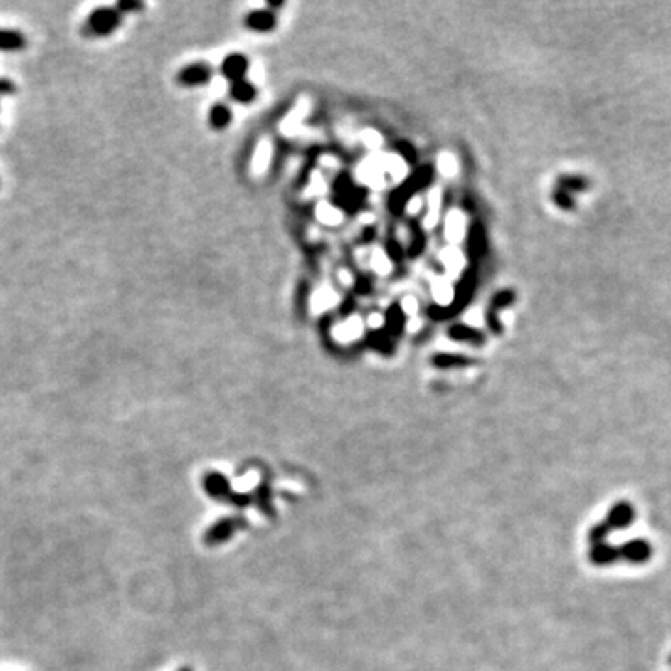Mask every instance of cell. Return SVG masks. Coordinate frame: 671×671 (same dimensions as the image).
<instances>
[{
  "mask_svg": "<svg viewBox=\"0 0 671 671\" xmlns=\"http://www.w3.org/2000/svg\"><path fill=\"white\" fill-rule=\"evenodd\" d=\"M123 25V15L114 6H101L95 8L86 17L83 25V34L90 38H105L114 34Z\"/></svg>",
  "mask_w": 671,
  "mask_h": 671,
  "instance_id": "1",
  "label": "cell"
},
{
  "mask_svg": "<svg viewBox=\"0 0 671 671\" xmlns=\"http://www.w3.org/2000/svg\"><path fill=\"white\" fill-rule=\"evenodd\" d=\"M246 528L245 517H222L209 526L204 534V544L207 546H218L224 544L236 535V532Z\"/></svg>",
  "mask_w": 671,
  "mask_h": 671,
  "instance_id": "2",
  "label": "cell"
},
{
  "mask_svg": "<svg viewBox=\"0 0 671 671\" xmlns=\"http://www.w3.org/2000/svg\"><path fill=\"white\" fill-rule=\"evenodd\" d=\"M201 487L206 490V495L216 502H228V498H230L231 492H233V490H231L230 480H228L224 474L216 470H211L204 475Z\"/></svg>",
  "mask_w": 671,
  "mask_h": 671,
  "instance_id": "3",
  "label": "cell"
},
{
  "mask_svg": "<svg viewBox=\"0 0 671 671\" xmlns=\"http://www.w3.org/2000/svg\"><path fill=\"white\" fill-rule=\"evenodd\" d=\"M652 556V546L647 539H630L619 546V558L627 564L642 565L647 564Z\"/></svg>",
  "mask_w": 671,
  "mask_h": 671,
  "instance_id": "4",
  "label": "cell"
},
{
  "mask_svg": "<svg viewBox=\"0 0 671 671\" xmlns=\"http://www.w3.org/2000/svg\"><path fill=\"white\" fill-rule=\"evenodd\" d=\"M634 519H636L634 505L627 500H621V502H615V504L608 509V514H606V519H604V522H606V524L610 526V529L613 532V529L630 528Z\"/></svg>",
  "mask_w": 671,
  "mask_h": 671,
  "instance_id": "5",
  "label": "cell"
},
{
  "mask_svg": "<svg viewBox=\"0 0 671 671\" xmlns=\"http://www.w3.org/2000/svg\"><path fill=\"white\" fill-rule=\"evenodd\" d=\"M213 79V68L204 62L189 64L177 71V83L183 86H204Z\"/></svg>",
  "mask_w": 671,
  "mask_h": 671,
  "instance_id": "6",
  "label": "cell"
},
{
  "mask_svg": "<svg viewBox=\"0 0 671 671\" xmlns=\"http://www.w3.org/2000/svg\"><path fill=\"white\" fill-rule=\"evenodd\" d=\"M619 559H621L619 558V549L610 543L591 544V549H589V561L597 567H608Z\"/></svg>",
  "mask_w": 671,
  "mask_h": 671,
  "instance_id": "7",
  "label": "cell"
},
{
  "mask_svg": "<svg viewBox=\"0 0 671 671\" xmlns=\"http://www.w3.org/2000/svg\"><path fill=\"white\" fill-rule=\"evenodd\" d=\"M246 69H248V60L243 54H230L222 62L221 73L222 77L230 79L231 83H236V80H241L245 77Z\"/></svg>",
  "mask_w": 671,
  "mask_h": 671,
  "instance_id": "8",
  "label": "cell"
},
{
  "mask_svg": "<svg viewBox=\"0 0 671 671\" xmlns=\"http://www.w3.org/2000/svg\"><path fill=\"white\" fill-rule=\"evenodd\" d=\"M28 40L19 30L0 28V53H19L25 51Z\"/></svg>",
  "mask_w": 671,
  "mask_h": 671,
  "instance_id": "9",
  "label": "cell"
},
{
  "mask_svg": "<svg viewBox=\"0 0 671 671\" xmlns=\"http://www.w3.org/2000/svg\"><path fill=\"white\" fill-rule=\"evenodd\" d=\"M252 504L258 507L267 517H275V507H273V490L269 483H260L252 492Z\"/></svg>",
  "mask_w": 671,
  "mask_h": 671,
  "instance_id": "10",
  "label": "cell"
},
{
  "mask_svg": "<svg viewBox=\"0 0 671 671\" xmlns=\"http://www.w3.org/2000/svg\"><path fill=\"white\" fill-rule=\"evenodd\" d=\"M231 122V110L226 105L216 103L209 110V123L213 129H226Z\"/></svg>",
  "mask_w": 671,
  "mask_h": 671,
  "instance_id": "11",
  "label": "cell"
},
{
  "mask_svg": "<svg viewBox=\"0 0 671 671\" xmlns=\"http://www.w3.org/2000/svg\"><path fill=\"white\" fill-rule=\"evenodd\" d=\"M231 97L239 101V103H250L252 99L255 97V90L250 83H246L245 79L236 80V83H231Z\"/></svg>",
  "mask_w": 671,
  "mask_h": 671,
  "instance_id": "12",
  "label": "cell"
},
{
  "mask_svg": "<svg viewBox=\"0 0 671 671\" xmlns=\"http://www.w3.org/2000/svg\"><path fill=\"white\" fill-rule=\"evenodd\" d=\"M246 25L250 26L252 30H258V32H265V30H270L273 25H275V17L269 11H254L246 17Z\"/></svg>",
  "mask_w": 671,
  "mask_h": 671,
  "instance_id": "13",
  "label": "cell"
},
{
  "mask_svg": "<svg viewBox=\"0 0 671 671\" xmlns=\"http://www.w3.org/2000/svg\"><path fill=\"white\" fill-rule=\"evenodd\" d=\"M610 534H612V529H610V526H608L604 520H603V522H597V524H593L591 529H589V534H588L589 543H591V544L606 543V539L610 537Z\"/></svg>",
  "mask_w": 671,
  "mask_h": 671,
  "instance_id": "14",
  "label": "cell"
},
{
  "mask_svg": "<svg viewBox=\"0 0 671 671\" xmlns=\"http://www.w3.org/2000/svg\"><path fill=\"white\" fill-rule=\"evenodd\" d=\"M116 10L120 11L122 15L127 14H137V11L146 10V4H144L142 0H120L118 4L114 6Z\"/></svg>",
  "mask_w": 671,
  "mask_h": 671,
  "instance_id": "15",
  "label": "cell"
},
{
  "mask_svg": "<svg viewBox=\"0 0 671 671\" xmlns=\"http://www.w3.org/2000/svg\"><path fill=\"white\" fill-rule=\"evenodd\" d=\"M228 504L237 507V509H246L252 504V495L250 492H231V496L228 498Z\"/></svg>",
  "mask_w": 671,
  "mask_h": 671,
  "instance_id": "16",
  "label": "cell"
},
{
  "mask_svg": "<svg viewBox=\"0 0 671 671\" xmlns=\"http://www.w3.org/2000/svg\"><path fill=\"white\" fill-rule=\"evenodd\" d=\"M463 228H465V226H463L461 215H459V213H453V215L450 216V224H448V236L453 241L459 239V237L463 236Z\"/></svg>",
  "mask_w": 671,
  "mask_h": 671,
  "instance_id": "17",
  "label": "cell"
},
{
  "mask_svg": "<svg viewBox=\"0 0 671 671\" xmlns=\"http://www.w3.org/2000/svg\"><path fill=\"white\" fill-rule=\"evenodd\" d=\"M436 366H440V368H450V366H465L468 364L465 356H451V354H440V356L435 358Z\"/></svg>",
  "mask_w": 671,
  "mask_h": 671,
  "instance_id": "18",
  "label": "cell"
},
{
  "mask_svg": "<svg viewBox=\"0 0 671 671\" xmlns=\"http://www.w3.org/2000/svg\"><path fill=\"white\" fill-rule=\"evenodd\" d=\"M561 185H564L567 191H571V189L582 191V189H586V186H588V181H586L583 177H565L564 181H561Z\"/></svg>",
  "mask_w": 671,
  "mask_h": 671,
  "instance_id": "19",
  "label": "cell"
},
{
  "mask_svg": "<svg viewBox=\"0 0 671 671\" xmlns=\"http://www.w3.org/2000/svg\"><path fill=\"white\" fill-rule=\"evenodd\" d=\"M438 167H440V170L444 171V174H455V170H457V167H455V161H453V157H451V155H442L440 157V161H438Z\"/></svg>",
  "mask_w": 671,
  "mask_h": 671,
  "instance_id": "20",
  "label": "cell"
},
{
  "mask_svg": "<svg viewBox=\"0 0 671 671\" xmlns=\"http://www.w3.org/2000/svg\"><path fill=\"white\" fill-rule=\"evenodd\" d=\"M319 216H321L323 221L329 222V224L339 221V213H338V211H332V207H329V209H327V207H323V211H319Z\"/></svg>",
  "mask_w": 671,
  "mask_h": 671,
  "instance_id": "21",
  "label": "cell"
},
{
  "mask_svg": "<svg viewBox=\"0 0 671 671\" xmlns=\"http://www.w3.org/2000/svg\"><path fill=\"white\" fill-rule=\"evenodd\" d=\"M15 92H17V86L11 80L0 79V97L2 95H14Z\"/></svg>",
  "mask_w": 671,
  "mask_h": 671,
  "instance_id": "22",
  "label": "cell"
},
{
  "mask_svg": "<svg viewBox=\"0 0 671 671\" xmlns=\"http://www.w3.org/2000/svg\"><path fill=\"white\" fill-rule=\"evenodd\" d=\"M436 297H438V300H442V302H448V300L451 299L450 287H448V285H438V287H436Z\"/></svg>",
  "mask_w": 671,
  "mask_h": 671,
  "instance_id": "23",
  "label": "cell"
},
{
  "mask_svg": "<svg viewBox=\"0 0 671 671\" xmlns=\"http://www.w3.org/2000/svg\"><path fill=\"white\" fill-rule=\"evenodd\" d=\"M556 200H558V204L561 207H573V200L567 196V192H558Z\"/></svg>",
  "mask_w": 671,
  "mask_h": 671,
  "instance_id": "24",
  "label": "cell"
},
{
  "mask_svg": "<svg viewBox=\"0 0 671 671\" xmlns=\"http://www.w3.org/2000/svg\"><path fill=\"white\" fill-rule=\"evenodd\" d=\"M375 261H377L379 270H382V273H386L388 267H390V265H388V261H386V258H384V255H381V254H377V255H375Z\"/></svg>",
  "mask_w": 671,
  "mask_h": 671,
  "instance_id": "25",
  "label": "cell"
},
{
  "mask_svg": "<svg viewBox=\"0 0 671 671\" xmlns=\"http://www.w3.org/2000/svg\"><path fill=\"white\" fill-rule=\"evenodd\" d=\"M405 308H407L408 312H414V310H416V304L412 302V300H405Z\"/></svg>",
  "mask_w": 671,
  "mask_h": 671,
  "instance_id": "26",
  "label": "cell"
},
{
  "mask_svg": "<svg viewBox=\"0 0 671 671\" xmlns=\"http://www.w3.org/2000/svg\"><path fill=\"white\" fill-rule=\"evenodd\" d=\"M177 671H192V670H191V667H186V666H185V667H179V670H177Z\"/></svg>",
  "mask_w": 671,
  "mask_h": 671,
  "instance_id": "27",
  "label": "cell"
},
{
  "mask_svg": "<svg viewBox=\"0 0 671 671\" xmlns=\"http://www.w3.org/2000/svg\"><path fill=\"white\" fill-rule=\"evenodd\" d=\"M670 662H671V658H670Z\"/></svg>",
  "mask_w": 671,
  "mask_h": 671,
  "instance_id": "28",
  "label": "cell"
}]
</instances>
